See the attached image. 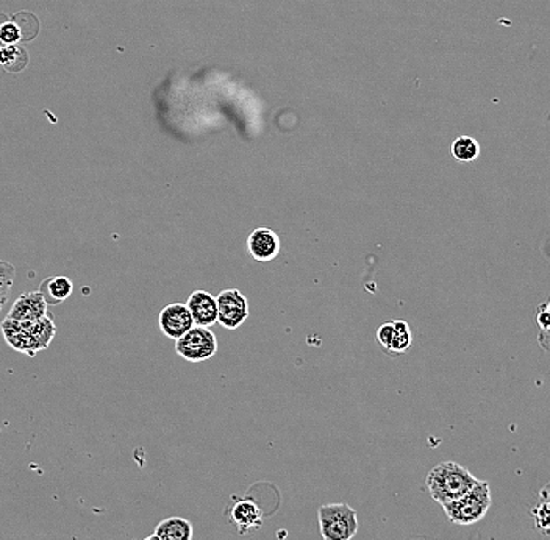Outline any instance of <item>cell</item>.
<instances>
[{
	"instance_id": "obj_20",
	"label": "cell",
	"mask_w": 550,
	"mask_h": 540,
	"mask_svg": "<svg viewBox=\"0 0 550 540\" xmlns=\"http://www.w3.org/2000/svg\"><path fill=\"white\" fill-rule=\"evenodd\" d=\"M537 322H538L541 331H550V308L547 304L539 306Z\"/></svg>"
},
{
	"instance_id": "obj_16",
	"label": "cell",
	"mask_w": 550,
	"mask_h": 540,
	"mask_svg": "<svg viewBox=\"0 0 550 540\" xmlns=\"http://www.w3.org/2000/svg\"><path fill=\"white\" fill-rule=\"evenodd\" d=\"M14 277H16V268L10 262L0 260V311L5 306L6 300L10 297Z\"/></svg>"
},
{
	"instance_id": "obj_22",
	"label": "cell",
	"mask_w": 550,
	"mask_h": 540,
	"mask_svg": "<svg viewBox=\"0 0 550 540\" xmlns=\"http://www.w3.org/2000/svg\"><path fill=\"white\" fill-rule=\"evenodd\" d=\"M144 540H161V539H159V536L152 535V536H149V537H146V539Z\"/></svg>"
},
{
	"instance_id": "obj_17",
	"label": "cell",
	"mask_w": 550,
	"mask_h": 540,
	"mask_svg": "<svg viewBox=\"0 0 550 540\" xmlns=\"http://www.w3.org/2000/svg\"><path fill=\"white\" fill-rule=\"evenodd\" d=\"M533 520L543 535H550V500H541L532 510Z\"/></svg>"
},
{
	"instance_id": "obj_23",
	"label": "cell",
	"mask_w": 550,
	"mask_h": 540,
	"mask_svg": "<svg viewBox=\"0 0 550 540\" xmlns=\"http://www.w3.org/2000/svg\"><path fill=\"white\" fill-rule=\"evenodd\" d=\"M0 61H2V47H0Z\"/></svg>"
},
{
	"instance_id": "obj_15",
	"label": "cell",
	"mask_w": 550,
	"mask_h": 540,
	"mask_svg": "<svg viewBox=\"0 0 550 540\" xmlns=\"http://www.w3.org/2000/svg\"><path fill=\"white\" fill-rule=\"evenodd\" d=\"M411 328L405 321H394V339H392V353H405L411 347Z\"/></svg>"
},
{
	"instance_id": "obj_21",
	"label": "cell",
	"mask_w": 550,
	"mask_h": 540,
	"mask_svg": "<svg viewBox=\"0 0 550 540\" xmlns=\"http://www.w3.org/2000/svg\"><path fill=\"white\" fill-rule=\"evenodd\" d=\"M539 342H541V347L550 352V331H541L539 334Z\"/></svg>"
},
{
	"instance_id": "obj_2",
	"label": "cell",
	"mask_w": 550,
	"mask_h": 540,
	"mask_svg": "<svg viewBox=\"0 0 550 540\" xmlns=\"http://www.w3.org/2000/svg\"><path fill=\"white\" fill-rule=\"evenodd\" d=\"M56 331L54 316L50 313L37 322H16L6 317L2 323V333L10 347L29 356L46 350L56 338Z\"/></svg>"
},
{
	"instance_id": "obj_19",
	"label": "cell",
	"mask_w": 550,
	"mask_h": 540,
	"mask_svg": "<svg viewBox=\"0 0 550 540\" xmlns=\"http://www.w3.org/2000/svg\"><path fill=\"white\" fill-rule=\"evenodd\" d=\"M392 339H394V321L380 325L379 330H377V342H379L380 346L390 352Z\"/></svg>"
},
{
	"instance_id": "obj_8",
	"label": "cell",
	"mask_w": 550,
	"mask_h": 540,
	"mask_svg": "<svg viewBox=\"0 0 550 540\" xmlns=\"http://www.w3.org/2000/svg\"><path fill=\"white\" fill-rule=\"evenodd\" d=\"M49 314V304H46L43 294L39 291L25 292L19 296L8 313V319L16 322H37Z\"/></svg>"
},
{
	"instance_id": "obj_4",
	"label": "cell",
	"mask_w": 550,
	"mask_h": 540,
	"mask_svg": "<svg viewBox=\"0 0 550 540\" xmlns=\"http://www.w3.org/2000/svg\"><path fill=\"white\" fill-rule=\"evenodd\" d=\"M319 531L324 540H352L358 533L357 510L348 503H331L318 510Z\"/></svg>"
},
{
	"instance_id": "obj_7",
	"label": "cell",
	"mask_w": 550,
	"mask_h": 540,
	"mask_svg": "<svg viewBox=\"0 0 550 540\" xmlns=\"http://www.w3.org/2000/svg\"><path fill=\"white\" fill-rule=\"evenodd\" d=\"M264 512L254 498H235L230 508V523L236 527L239 535L257 531L263 525Z\"/></svg>"
},
{
	"instance_id": "obj_3",
	"label": "cell",
	"mask_w": 550,
	"mask_h": 540,
	"mask_svg": "<svg viewBox=\"0 0 550 540\" xmlns=\"http://www.w3.org/2000/svg\"><path fill=\"white\" fill-rule=\"evenodd\" d=\"M491 508V489L486 481H478L463 497L444 504L447 519L455 525L468 527L480 522Z\"/></svg>"
},
{
	"instance_id": "obj_18",
	"label": "cell",
	"mask_w": 550,
	"mask_h": 540,
	"mask_svg": "<svg viewBox=\"0 0 550 540\" xmlns=\"http://www.w3.org/2000/svg\"><path fill=\"white\" fill-rule=\"evenodd\" d=\"M22 39V30L14 22H5L0 25V44L2 46H16Z\"/></svg>"
},
{
	"instance_id": "obj_9",
	"label": "cell",
	"mask_w": 550,
	"mask_h": 540,
	"mask_svg": "<svg viewBox=\"0 0 550 540\" xmlns=\"http://www.w3.org/2000/svg\"><path fill=\"white\" fill-rule=\"evenodd\" d=\"M159 322L161 331L168 338L176 340L178 338H182L185 333H188L191 328L194 327V321H193L190 310L184 304H168L159 313Z\"/></svg>"
},
{
	"instance_id": "obj_24",
	"label": "cell",
	"mask_w": 550,
	"mask_h": 540,
	"mask_svg": "<svg viewBox=\"0 0 550 540\" xmlns=\"http://www.w3.org/2000/svg\"><path fill=\"white\" fill-rule=\"evenodd\" d=\"M547 306H549V308H550V300H549V304H547Z\"/></svg>"
},
{
	"instance_id": "obj_6",
	"label": "cell",
	"mask_w": 550,
	"mask_h": 540,
	"mask_svg": "<svg viewBox=\"0 0 550 540\" xmlns=\"http://www.w3.org/2000/svg\"><path fill=\"white\" fill-rule=\"evenodd\" d=\"M218 322L227 330H236L249 317V302L238 289H226L216 297Z\"/></svg>"
},
{
	"instance_id": "obj_12",
	"label": "cell",
	"mask_w": 550,
	"mask_h": 540,
	"mask_svg": "<svg viewBox=\"0 0 550 540\" xmlns=\"http://www.w3.org/2000/svg\"><path fill=\"white\" fill-rule=\"evenodd\" d=\"M73 281L68 277L56 275V277L44 279L39 292L43 294L44 300L50 308V306H56V304H63L64 300H68L69 296L73 294Z\"/></svg>"
},
{
	"instance_id": "obj_1",
	"label": "cell",
	"mask_w": 550,
	"mask_h": 540,
	"mask_svg": "<svg viewBox=\"0 0 550 540\" xmlns=\"http://www.w3.org/2000/svg\"><path fill=\"white\" fill-rule=\"evenodd\" d=\"M478 481L468 468L460 466L459 462H441L434 466L427 475V491L430 497L441 506L451 503L457 498L463 497L466 492L471 491Z\"/></svg>"
},
{
	"instance_id": "obj_11",
	"label": "cell",
	"mask_w": 550,
	"mask_h": 540,
	"mask_svg": "<svg viewBox=\"0 0 550 540\" xmlns=\"http://www.w3.org/2000/svg\"><path fill=\"white\" fill-rule=\"evenodd\" d=\"M186 306L190 310L194 325L197 327H211L218 322V304L216 297L207 291H194L191 294Z\"/></svg>"
},
{
	"instance_id": "obj_13",
	"label": "cell",
	"mask_w": 550,
	"mask_h": 540,
	"mask_svg": "<svg viewBox=\"0 0 550 540\" xmlns=\"http://www.w3.org/2000/svg\"><path fill=\"white\" fill-rule=\"evenodd\" d=\"M153 535L161 540H193V525L182 517H169L159 523Z\"/></svg>"
},
{
	"instance_id": "obj_5",
	"label": "cell",
	"mask_w": 550,
	"mask_h": 540,
	"mask_svg": "<svg viewBox=\"0 0 550 540\" xmlns=\"http://www.w3.org/2000/svg\"><path fill=\"white\" fill-rule=\"evenodd\" d=\"M176 352L191 363H201L211 358L218 352V342L211 330L205 327L191 328L188 333L178 338L176 342Z\"/></svg>"
},
{
	"instance_id": "obj_14",
	"label": "cell",
	"mask_w": 550,
	"mask_h": 540,
	"mask_svg": "<svg viewBox=\"0 0 550 540\" xmlns=\"http://www.w3.org/2000/svg\"><path fill=\"white\" fill-rule=\"evenodd\" d=\"M480 144L477 140H474L472 136H460L453 141L452 155L453 159L461 163H471L480 157Z\"/></svg>"
},
{
	"instance_id": "obj_10",
	"label": "cell",
	"mask_w": 550,
	"mask_h": 540,
	"mask_svg": "<svg viewBox=\"0 0 550 540\" xmlns=\"http://www.w3.org/2000/svg\"><path fill=\"white\" fill-rule=\"evenodd\" d=\"M247 250L257 261H272L280 252V237L270 228H257L249 235Z\"/></svg>"
}]
</instances>
